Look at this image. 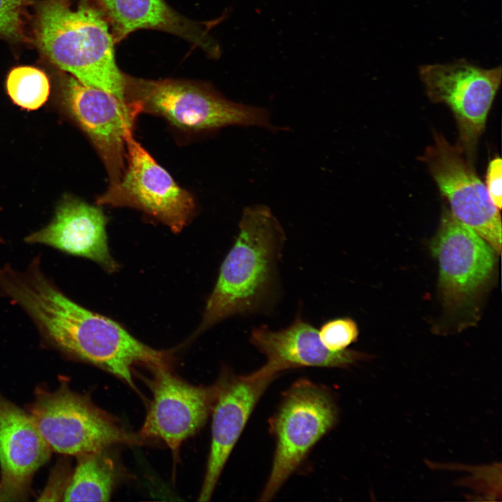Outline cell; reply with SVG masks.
<instances>
[{"label": "cell", "mask_w": 502, "mask_h": 502, "mask_svg": "<svg viewBox=\"0 0 502 502\" xmlns=\"http://www.w3.org/2000/svg\"><path fill=\"white\" fill-rule=\"evenodd\" d=\"M41 259L37 254L22 271L10 263L0 266V296L26 314L44 346L104 369L133 388L135 365L169 366L168 352L144 344L67 296L44 272Z\"/></svg>", "instance_id": "1"}, {"label": "cell", "mask_w": 502, "mask_h": 502, "mask_svg": "<svg viewBox=\"0 0 502 502\" xmlns=\"http://www.w3.org/2000/svg\"><path fill=\"white\" fill-rule=\"evenodd\" d=\"M286 235L263 204L245 208L236 241L225 258L199 330L237 314L261 311L273 297Z\"/></svg>", "instance_id": "2"}, {"label": "cell", "mask_w": 502, "mask_h": 502, "mask_svg": "<svg viewBox=\"0 0 502 502\" xmlns=\"http://www.w3.org/2000/svg\"><path fill=\"white\" fill-rule=\"evenodd\" d=\"M33 40L53 64L79 81L124 98L125 75L114 59V40L100 11L69 0H42L36 8Z\"/></svg>", "instance_id": "3"}, {"label": "cell", "mask_w": 502, "mask_h": 502, "mask_svg": "<svg viewBox=\"0 0 502 502\" xmlns=\"http://www.w3.org/2000/svg\"><path fill=\"white\" fill-rule=\"evenodd\" d=\"M124 98L140 113L161 116L184 130L213 131L229 126L280 130L266 108L230 100L207 84L125 75Z\"/></svg>", "instance_id": "4"}, {"label": "cell", "mask_w": 502, "mask_h": 502, "mask_svg": "<svg viewBox=\"0 0 502 502\" xmlns=\"http://www.w3.org/2000/svg\"><path fill=\"white\" fill-rule=\"evenodd\" d=\"M27 412L52 451L66 455L142 441L120 427L89 397L71 390L66 381L54 391L38 388Z\"/></svg>", "instance_id": "5"}, {"label": "cell", "mask_w": 502, "mask_h": 502, "mask_svg": "<svg viewBox=\"0 0 502 502\" xmlns=\"http://www.w3.org/2000/svg\"><path fill=\"white\" fill-rule=\"evenodd\" d=\"M338 411L323 386L307 379L295 382L271 420L276 441L273 464L259 501L271 500L301 466L312 447L335 425Z\"/></svg>", "instance_id": "6"}, {"label": "cell", "mask_w": 502, "mask_h": 502, "mask_svg": "<svg viewBox=\"0 0 502 502\" xmlns=\"http://www.w3.org/2000/svg\"><path fill=\"white\" fill-rule=\"evenodd\" d=\"M419 76L430 100L445 104L452 112L459 134L456 145L473 162L478 139L501 85V66L485 69L462 59L423 65Z\"/></svg>", "instance_id": "7"}, {"label": "cell", "mask_w": 502, "mask_h": 502, "mask_svg": "<svg viewBox=\"0 0 502 502\" xmlns=\"http://www.w3.org/2000/svg\"><path fill=\"white\" fill-rule=\"evenodd\" d=\"M98 205L140 210L179 232L195 215L192 195L180 187L133 137L126 139V167L121 178L97 199Z\"/></svg>", "instance_id": "8"}, {"label": "cell", "mask_w": 502, "mask_h": 502, "mask_svg": "<svg viewBox=\"0 0 502 502\" xmlns=\"http://www.w3.org/2000/svg\"><path fill=\"white\" fill-rule=\"evenodd\" d=\"M452 214L470 227L494 250L501 251L500 210L492 202L485 185L478 176L473 162L457 145H451L439 133L423 156Z\"/></svg>", "instance_id": "9"}, {"label": "cell", "mask_w": 502, "mask_h": 502, "mask_svg": "<svg viewBox=\"0 0 502 502\" xmlns=\"http://www.w3.org/2000/svg\"><path fill=\"white\" fill-rule=\"evenodd\" d=\"M60 89L63 107L93 142L110 184L116 183L125 169L126 139L133 133L139 109L133 103L73 76L63 77Z\"/></svg>", "instance_id": "10"}, {"label": "cell", "mask_w": 502, "mask_h": 502, "mask_svg": "<svg viewBox=\"0 0 502 502\" xmlns=\"http://www.w3.org/2000/svg\"><path fill=\"white\" fill-rule=\"evenodd\" d=\"M432 252L439 267V287L447 304L463 305L489 280L496 252L476 231L444 208Z\"/></svg>", "instance_id": "11"}, {"label": "cell", "mask_w": 502, "mask_h": 502, "mask_svg": "<svg viewBox=\"0 0 502 502\" xmlns=\"http://www.w3.org/2000/svg\"><path fill=\"white\" fill-rule=\"evenodd\" d=\"M151 370L153 398L139 436L161 439L176 452L207 420L219 391L220 379L212 386H197L174 374L169 366Z\"/></svg>", "instance_id": "12"}, {"label": "cell", "mask_w": 502, "mask_h": 502, "mask_svg": "<svg viewBox=\"0 0 502 502\" xmlns=\"http://www.w3.org/2000/svg\"><path fill=\"white\" fill-rule=\"evenodd\" d=\"M277 375L257 370L247 375L224 374L212 409L211 442L198 501H209L225 465L256 404Z\"/></svg>", "instance_id": "13"}, {"label": "cell", "mask_w": 502, "mask_h": 502, "mask_svg": "<svg viewBox=\"0 0 502 502\" xmlns=\"http://www.w3.org/2000/svg\"><path fill=\"white\" fill-rule=\"evenodd\" d=\"M52 452L30 415L0 394V500L26 497Z\"/></svg>", "instance_id": "14"}, {"label": "cell", "mask_w": 502, "mask_h": 502, "mask_svg": "<svg viewBox=\"0 0 502 502\" xmlns=\"http://www.w3.org/2000/svg\"><path fill=\"white\" fill-rule=\"evenodd\" d=\"M106 224L107 218L99 207L67 196L57 205L50 222L27 235L24 241L86 258L114 272L118 265L109 253Z\"/></svg>", "instance_id": "15"}, {"label": "cell", "mask_w": 502, "mask_h": 502, "mask_svg": "<svg viewBox=\"0 0 502 502\" xmlns=\"http://www.w3.org/2000/svg\"><path fill=\"white\" fill-rule=\"evenodd\" d=\"M266 359L258 372L279 375L304 367H347L364 358L363 353L345 349L332 351L321 342L318 330L298 314L287 327L272 330L267 326L253 329L250 338Z\"/></svg>", "instance_id": "16"}, {"label": "cell", "mask_w": 502, "mask_h": 502, "mask_svg": "<svg viewBox=\"0 0 502 502\" xmlns=\"http://www.w3.org/2000/svg\"><path fill=\"white\" fill-rule=\"evenodd\" d=\"M109 22L114 43L140 29H154L176 34L212 56L219 52L208 36V27L191 22L172 10L164 0H95Z\"/></svg>", "instance_id": "17"}, {"label": "cell", "mask_w": 502, "mask_h": 502, "mask_svg": "<svg viewBox=\"0 0 502 502\" xmlns=\"http://www.w3.org/2000/svg\"><path fill=\"white\" fill-rule=\"evenodd\" d=\"M106 449L77 456L75 470L63 494L64 501H109L117 478V471Z\"/></svg>", "instance_id": "18"}, {"label": "cell", "mask_w": 502, "mask_h": 502, "mask_svg": "<svg viewBox=\"0 0 502 502\" xmlns=\"http://www.w3.org/2000/svg\"><path fill=\"white\" fill-rule=\"evenodd\" d=\"M6 91L12 101L27 110H35L47 101L50 84L47 75L33 66L13 68L6 78Z\"/></svg>", "instance_id": "19"}, {"label": "cell", "mask_w": 502, "mask_h": 502, "mask_svg": "<svg viewBox=\"0 0 502 502\" xmlns=\"http://www.w3.org/2000/svg\"><path fill=\"white\" fill-rule=\"evenodd\" d=\"M32 3V0H0V38L13 42L27 40L26 18Z\"/></svg>", "instance_id": "20"}, {"label": "cell", "mask_w": 502, "mask_h": 502, "mask_svg": "<svg viewBox=\"0 0 502 502\" xmlns=\"http://www.w3.org/2000/svg\"><path fill=\"white\" fill-rule=\"evenodd\" d=\"M319 336L322 344L332 351H340L356 342L358 337L357 324L349 317H340L324 323Z\"/></svg>", "instance_id": "21"}, {"label": "cell", "mask_w": 502, "mask_h": 502, "mask_svg": "<svg viewBox=\"0 0 502 502\" xmlns=\"http://www.w3.org/2000/svg\"><path fill=\"white\" fill-rule=\"evenodd\" d=\"M501 158L495 157L488 164L486 174V188L494 205L499 209L502 206Z\"/></svg>", "instance_id": "22"}, {"label": "cell", "mask_w": 502, "mask_h": 502, "mask_svg": "<svg viewBox=\"0 0 502 502\" xmlns=\"http://www.w3.org/2000/svg\"><path fill=\"white\" fill-rule=\"evenodd\" d=\"M5 243H6V241H5L4 238L0 234V243L3 244Z\"/></svg>", "instance_id": "23"}]
</instances>
